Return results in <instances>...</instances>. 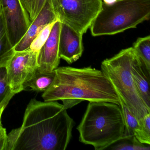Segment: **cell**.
<instances>
[{
	"label": "cell",
	"mask_w": 150,
	"mask_h": 150,
	"mask_svg": "<svg viewBox=\"0 0 150 150\" xmlns=\"http://www.w3.org/2000/svg\"><path fill=\"white\" fill-rule=\"evenodd\" d=\"M21 1L23 6L29 14L30 21L32 22L34 17L36 0H21Z\"/></svg>",
	"instance_id": "22"
},
{
	"label": "cell",
	"mask_w": 150,
	"mask_h": 150,
	"mask_svg": "<svg viewBox=\"0 0 150 150\" xmlns=\"http://www.w3.org/2000/svg\"><path fill=\"white\" fill-rule=\"evenodd\" d=\"M8 137L6 129L0 124V150H8Z\"/></svg>",
	"instance_id": "21"
},
{
	"label": "cell",
	"mask_w": 150,
	"mask_h": 150,
	"mask_svg": "<svg viewBox=\"0 0 150 150\" xmlns=\"http://www.w3.org/2000/svg\"><path fill=\"white\" fill-rule=\"evenodd\" d=\"M83 35L68 25L61 23L59 48L60 59L71 64L81 57L84 50Z\"/></svg>",
	"instance_id": "10"
},
{
	"label": "cell",
	"mask_w": 150,
	"mask_h": 150,
	"mask_svg": "<svg viewBox=\"0 0 150 150\" xmlns=\"http://www.w3.org/2000/svg\"><path fill=\"white\" fill-rule=\"evenodd\" d=\"M74 125L63 104L32 99L21 126L8 134V150H65Z\"/></svg>",
	"instance_id": "1"
},
{
	"label": "cell",
	"mask_w": 150,
	"mask_h": 150,
	"mask_svg": "<svg viewBox=\"0 0 150 150\" xmlns=\"http://www.w3.org/2000/svg\"><path fill=\"white\" fill-rule=\"evenodd\" d=\"M15 95V94H11V95L8 96L6 99H5V100H4L1 103V104H0V124L1 123V116H2V113H3L5 108H6V107L7 106L8 103H9V101L11 100L12 97H13Z\"/></svg>",
	"instance_id": "24"
},
{
	"label": "cell",
	"mask_w": 150,
	"mask_h": 150,
	"mask_svg": "<svg viewBox=\"0 0 150 150\" xmlns=\"http://www.w3.org/2000/svg\"><path fill=\"white\" fill-rule=\"evenodd\" d=\"M54 80L44 92L45 102L61 100L67 109L84 101L108 102L120 105V99L101 70L91 66L83 68L58 67Z\"/></svg>",
	"instance_id": "2"
},
{
	"label": "cell",
	"mask_w": 150,
	"mask_h": 150,
	"mask_svg": "<svg viewBox=\"0 0 150 150\" xmlns=\"http://www.w3.org/2000/svg\"><path fill=\"white\" fill-rule=\"evenodd\" d=\"M55 71L52 73H42L38 70L25 83V89L29 87L38 92H44L52 84L55 78Z\"/></svg>",
	"instance_id": "15"
},
{
	"label": "cell",
	"mask_w": 150,
	"mask_h": 150,
	"mask_svg": "<svg viewBox=\"0 0 150 150\" xmlns=\"http://www.w3.org/2000/svg\"><path fill=\"white\" fill-rule=\"evenodd\" d=\"M2 6H1V0H0V16L2 13Z\"/></svg>",
	"instance_id": "26"
},
{
	"label": "cell",
	"mask_w": 150,
	"mask_h": 150,
	"mask_svg": "<svg viewBox=\"0 0 150 150\" xmlns=\"http://www.w3.org/2000/svg\"><path fill=\"white\" fill-rule=\"evenodd\" d=\"M57 20L84 35L102 9V0H51Z\"/></svg>",
	"instance_id": "6"
},
{
	"label": "cell",
	"mask_w": 150,
	"mask_h": 150,
	"mask_svg": "<svg viewBox=\"0 0 150 150\" xmlns=\"http://www.w3.org/2000/svg\"><path fill=\"white\" fill-rule=\"evenodd\" d=\"M120 105L125 122V139H129L134 137L139 143L147 145L143 136L141 123L139 120L128 109L121 100Z\"/></svg>",
	"instance_id": "13"
},
{
	"label": "cell",
	"mask_w": 150,
	"mask_h": 150,
	"mask_svg": "<svg viewBox=\"0 0 150 150\" xmlns=\"http://www.w3.org/2000/svg\"><path fill=\"white\" fill-rule=\"evenodd\" d=\"M1 2L7 33L14 48L26 34L31 21L21 0H1Z\"/></svg>",
	"instance_id": "8"
},
{
	"label": "cell",
	"mask_w": 150,
	"mask_h": 150,
	"mask_svg": "<svg viewBox=\"0 0 150 150\" xmlns=\"http://www.w3.org/2000/svg\"><path fill=\"white\" fill-rule=\"evenodd\" d=\"M131 74L140 97L148 109L150 110V74L137 55L132 67Z\"/></svg>",
	"instance_id": "12"
},
{
	"label": "cell",
	"mask_w": 150,
	"mask_h": 150,
	"mask_svg": "<svg viewBox=\"0 0 150 150\" xmlns=\"http://www.w3.org/2000/svg\"><path fill=\"white\" fill-rule=\"evenodd\" d=\"M13 94L14 93L11 92L8 84L6 68V67H0V104Z\"/></svg>",
	"instance_id": "18"
},
{
	"label": "cell",
	"mask_w": 150,
	"mask_h": 150,
	"mask_svg": "<svg viewBox=\"0 0 150 150\" xmlns=\"http://www.w3.org/2000/svg\"><path fill=\"white\" fill-rule=\"evenodd\" d=\"M150 16V0H122L110 5L102 3L90 27L91 34L94 37L115 35L136 28Z\"/></svg>",
	"instance_id": "5"
},
{
	"label": "cell",
	"mask_w": 150,
	"mask_h": 150,
	"mask_svg": "<svg viewBox=\"0 0 150 150\" xmlns=\"http://www.w3.org/2000/svg\"><path fill=\"white\" fill-rule=\"evenodd\" d=\"M38 52L30 48L15 52L7 64L8 80L12 93L16 94L25 89V83L38 68Z\"/></svg>",
	"instance_id": "7"
},
{
	"label": "cell",
	"mask_w": 150,
	"mask_h": 150,
	"mask_svg": "<svg viewBox=\"0 0 150 150\" xmlns=\"http://www.w3.org/2000/svg\"><path fill=\"white\" fill-rule=\"evenodd\" d=\"M131 143L122 142L114 146L111 149L116 150H149L150 145L139 143L135 137L131 138Z\"/></svg>",
	"instance_id": "19"
},
{
	"label": "cell",
	"mask_w": 150,
	"mask_h": 150,
	"mask_svg": "<svg viewBox=\"0 0 150 150\" xmlns=\"http://www.w3.org/2000/svg\"><path fill=\"white\" fill-rule=\"evenodd\" d=\"M141 127L144 138L147 145H150V112L146 114L141 120Z\"/></svg>",
	"instance_id": "20"
},
{
	"label": "cell",
	"mask_w": 150,
	"mask_h": 150,
	"mask_svg": "<svg viewBox=\"0 0 150 150\" xmlns=\"http://www.w3.org/2000/svg\"><path fill=\"white\" fill-rule=\"evenodd\" d=\"M57 20L52 9L51 0H46L43 7L31 24L23 37L14 47L15 52L29 49L33 40L48 24Z\"/></svg>",
	"instance_id": "11"
},
{
	"label": "cell",
	"mask_w": 150,
	"mask_h": 150,
	"mask_svg": "<svg viewBox=\"0 0 150 150\" xmlns=\"http://www.w3.org/2000/svg\"><path fill=\"white\" fill-rule=\"evenodd\" d=\"M121 1H122V0H102V3L107 5H112L114 3Z\"/></svg>",
	"instance_id": "25"
},
{
	"label": "cell",
	"mask_w": 150,
	"mask_h": 150,
	"mask_svg": "<svg viewBox=\"0 0 150 150\" xmlns=\"http://www.w3.org/2000/svg\"><path fill=\"white\" fill-rule=\"evenodd\" d=\"M136 56L132 47L124 49L112 57L103 60L101 68L120 100L140 122L144 117L150 113V110L140 97L132 75V67Z\"/></svg>",
	"instance_id": "4"
},
{
	"label": "cell",
	"mask_w": 150,
	"mask_h": 150,
	"mask_svg": "<svg viewBox=\"0 0 150 150\" xmlns=\"http://www.w3.org/2000/svg\"><path fill=\"white\" fill-rule=\"evenodd\" d=\"M77 129L79 141L96 150L107 149L125 139V122L120 105L89 102Z\"/></svg>",
	"instance_id": "3"
},
{
	"label": "cell",
	"mask_w": 150,
	"mask_h": 150,
	"mask_svg": "<svg viewBox=\"0 0 150 150\" xmlns=\"http://www.w3.org/2000/svg\"><path fill=\"white\" fill-rule=\"evenodd\" d=\"M61 23L57 20L48 39L38 52L37 63L38 71L52 73L59 65V38Z\"/></svg>",
	"instance_id": "9"
},
{
	"label": "cell",
	"mask_w": 150,
	"mask_h": 150,
	"mask_svg": "<svg viewBox=\"0 0 150 150\" xmlns=\"http://www.w3.org/2000/svg\"><path fill=\"white\" fill-rule=\"evenodd\" d=\"M15 52L14 48L11 44L7 33L1 13L0 16V67H6Z\"/></svg>",
	"instance_id": "14"
},
{
	"label": "cell",
	"mask_w": 150,
	"mask_h": 150,
	"mask_svg": "<svg viewBox=\"0 0 150 150\" xmlns=\"http://www.w3.org/2000/svg\"><path fill=\"white\" fill-rule=\"evenodd\" d=\"M57 20L48 24L40 31V33L31 43L30 49L38 52H39L42 46L48 39L54 23L57 21Z\"/></svg>",
	"instance_id": "17"
},
{
	"label": "cell",
	"mask_w": 150,
	"mask_h": 150,
	"mask_svg": "<svg viewBox=\"0 0 150 150\" xmlns=\"http://www.w3.org/2000/svg\"><path fill=\"white\" fill-rule=\"evenodd\" d=\"M133 48L147 73L150 74V36L140 38L133 44Z\"/></svg>",
	"instance_id": "16"
},
{
	"label": "cell",
	"mask_w": 150,
	"mask_h": 150,
	"mask_svg": "<svg viewBox=\"0 0 150 150\" xmlns=\"http://www.w3.org/2000/svg\"><path fill=\"white\" fill-rule=\"evenodd\" d=\"M46 1V0H36L35 11H34L33 20L36 18L37 16L40 13V11L43 7Z\"/></svg>",
	"instance_id": "23"
}]
</instances>
